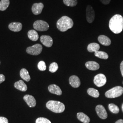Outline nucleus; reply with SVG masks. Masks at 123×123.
<instances>
[{"mask_svg":"<svg viewBox=\"0 0 123 123\" xmlns=\"http://www.w3.org/2000/svg\"><path fill=\"white\" fill-rule=\"evenodd\" d=\"M110 30L115 34H119L123 30V17L120 15L116 14L110 19L109 22Z\"/></svg>","mask_w":123,"mask_h":123,"instance_id":"1","label":"nucleus"},{"mask_svg":"<svg viewBox=\"0 0 123 123\" xmlns=\"http://www.w3.org/2000/svg\"><path fill=\"white\" fill-rule=\"evenodd\" d=\"M73 20L67 16H63L57 22V27L59 31L64 32L71 28L74 26Z\"/></svg>","mask_w":123,"mask_h":123,"instance_id":"2","label":"nucleus"},{"mask_svg":"<svg viewBox=\"0 0 123 123\" xmlns=\"http://www.w3.org/2000/svg\"><path fill=\"white\" fill-rule=\"evenodd\" d=\"M47 108L56 113H61L64 112L65 109L64 105L59 101L50 100L46 104Z\"/></svg>","mask_w":123,"mask_h":123,"instance_id":"3","label":"nucleus"},{"mask_svg":"<svg viewBox=\"0 0 123 123\" xmlns=\"http://www.w3.org/2000/svg\"><path fill=\"white\" fill-rule=\"evenodd\" d=\"M123 93V87L116 86L107 91L105 93V96L108 98H115L120 96Z\"/></svg>","mask_w":123,"mask_h":123,"instance_id":"4","label":"nucleus"},{"mask_svg":"<svg viewBox=\"0 0 123 123\" xmlns=\"http://www.w3.org/2000/svg\"><path fill=\"white\" fill-rule=\"evenodd\" d=\"M34 28L38 31H46L48 30L49 27V24L43 20L36 21L33 23Z\"/></svg>","mask_w":123,"mask_h":123,"instance_id":"5","label":"nucleus"},{"mask_svg":"<svg viewBox=\"0 0 123 123\" xmlns=\"http://www.w3.org/2000/svg\"><path fill=\"white\" fill-rule=\"evenodd\" d=\"M42 50L43 47L40 44H36L28 47L26 49L27 53L32 55H38L42 53Z\"/></svg>","mask_w":123,"mask_h":123,"instance_id":"6","label":"nucleus"},{"mask_svg":"<svg viewBox=\"0 0 123 123\" xmlns=\"http://www.w3.org/2000/svg\"><path fill=\"white\" fill-rule=\"evenodd\" d=\"M107 82L105 76L103 74H98L96 75L94 78L93 82L97 87H101L104 86Z\"/></svg>","mask_w":123,"mask_h":123,"instance_id":"7","label":"nucleus"},{"mask_svg":"<svg viewBox=\"0 0 123 123\" xmlns=\"http://www.w3.org/2000/svg\"><path fill=\"white\" fill-rule=\"evenodd\" d=\"M95 18V12L92 6L88 5L86 8V19L88 23H92Z\"/></svg>","mask_w":123,"mask_h":123,"instance_id":"8","label":"nucleus"},{"mask_svg":"<svg viewBox=\"0 0 123 123\" xmlns=\"http://www.w3.org/2000/svg\"><path fill=\"white\" fill-rule=\"evenodd\" d=\"M96 111L98 115L101 119H105L108 117L107 113L105 107L102 105H98L96 107Z\"/></svg>","mask_w":123,"mask_h":123,"instance_id":"9","label":"nucleus"},{"mask_svg":"<svg viewBox=\"0 0 123 123\" xmlns=\"http://www.w3.org/2000/svg\"><path fill=\"white\" fill-rule=\"evenodd\" d=\"M40 41L45 46L48 48L51 47L53 45V38L49 36H42L40 37Z\"/></svg>","mask_w":123,"mask_h":123,"instance_id":"10","label":"nucleus"},{"mask_svg":"<svg viewBox=\"0 0 123 123\" xmlns=\"http://www.w3.org/2000/svg\"><path fill=\"white\" fill-rule=\"evenodd\" d=\"M23 99L29 107L32 108L36 105V100L33 96L26 94L24 96Z\"/></svg>","mask_w":123,"mask_h":123,"instance_id":"11","label":"nucleus"},{"mask_svg":"<svg viewBox=\"0 0 123 123\" xmlns=\"http://www.w3.org/2000/svg\"><path fill=\"white\" fill-rule=\"evenodd\" d=\"M44 7V5L42 3H34L32 5L31 10L34 15H37L42 13L43 9Z\"/></svg>","mask_w":123,"mask_h":123,"instance_id":"12","label":"nucleus"},{"mask_svg":"<svg viewBox=\"0 0 123 123\" xmlns=\"http://www.w3.org/2000/svg\"><path fill=\"white\" fill-rule=\"evenodd\" d=\"M69 82L71 85L75 88L79 87L81 84L79 78L75 75L71 76L69 79Z\"/></svg>","mask_w":123,"mask_h":123,"instance_id":"13","label":"nucleus"},{"mask_svg":"<svg viewBox=\"0 0 123 123\" xmlns=\"http://www.w3.org/2000/svg\"><path fill=\"white\" fill-rule=\"evenodd\" d=\"M22 24L20 22H14L11 23L9 25V29L11 31L18 32L21 31L22 29Z\"/></svg>","mask_w":123,"mask_h":123,"instance_id":"14","label":"nucleus"},{"mask_svg":"<svg viewBox=\"0 0 123 123\" xmlns=\"http://www.w3.org/2000/svg\"><path fill=\"white\" fill-rule=\"evenodd\" d=\"M49 91L51 93L56 94L57 95H61L62 91L60 87L56 84H52L49 86Z\"/></svg>","mask_w":123,"mask_h":123,"instance_id":"15","label":"nucleus"},{"mask_svg":"<svg viewBox=\"0 0 123 123\" xmlns=\"http://www.w3.org/2000/svg\"><path fill=\"white\" fill-rule=\"evenodd\" d=\"M14 87L18 90L22 92H25L27 89V87L22 80H20L14 84Z\"/></svg>","mask_w":123,"mask_h":123,"instance_id":"16","label":"nucleus"},{"mask_svg":"<svg viewBox=\"0 0 123 123\" xmlns=\"http://www.w3.org/2000/svg\"><path fill=\"white\" fill-rule=\"evenodd\" d=\"M85 66L88 69L90 70H97L100 68L99 65L95 62L88 61L85 63Z\"/></svg>","mask_w":123,"mask_h":123,"instance_id":"17","label":"nucleus"},{"mask_svg":"<svg viewBox=\"0 0 123 123\" xmlns=\"http://www.w3.org/2000/svg\"><path fill=\"white\" fill-rule=\"evenodd\" d=\"M98 42L103 45L108 46L111 44V40L107 36L105 35L99 36L98 37Z\"/></svg>","mask_w":123,"mask_h":123,"instance_id":"18","label":"nucleus"},{"mask_svg":"<svg viewBox=\"0 0 123 123\" xmlns=\"http://www.w3.org/2000/svg\"><path fill=\"white\" fill-rule=\"evenodd\" d=\"M77 118L80 121L84 123H89L90 120L88 116L82 112H79L77 114Z\"/></svg>","mask_w":123,"mask_h":123,"instance_id":"19","label":"nucleus"},{"mask_svg":"<svg viewBox=\"0 0 123 123\" xmlns=\"http://www.w3.org/2000/svg\"><path fill=\"white\" fill-rule=\"evenodd\" d=\"M20 75L22 79L25 80L26 82L29 81L31 79V78L28 71L25 68H22L20 72Z\"/></svg>","mask_w":123,"mask_h":123,"instance_id":"20","label":"nucleus"},{"mask_svg":"<svg viewBox=\"0 0 123 123\" xmlns=\"http://www.w3.org/2000/svg\"><path fill=\"white\" fill-rule=\"evenodd\" d=\"M100 49V46L97 43H90L88 45L87 49L88 51L92 53V52H96L97 51H99V49Z\"/></svg>","mask_w":123,"mask_h":123,"instance_id":"21","label":"nucleus"},{"mask_svg":"<svg viewBox=\"0 0 123 123\" xmlns=\"http://www.w3.org/2000/svg\"><path fill=\"white\" fill-rule=\"evenodd\" d=\"M28 37L30 39L33 41H36L39 38V36L34 30H31L28 32Z\"/></svg>","mask_w":123,"mask_h":123,"instance_id":"22","label":"nucleus"},{"mask_svg":"<svg viewBox=\"0 0 123 123\" xmlns=\"http://www.w3.org/2000/svg\"><path fill=\"white\" fill-rule=\"evenodd\" d=\"M88 94L92 97L98 98L99 96V92L97 89L93 88H89L87 90Z\"/></svg>","mask_w":123,"mask_h":123,"instance_id":"23","label":"nucleus"},{"mask_svg":"<svg viewBox=\"0 0 123 123\" xmlns=\"http://www.w3.org/2000/svg\"><path fill=\"white\" fill-rule=\"evenodd\" d=\"M10 5L9 0H1L0 1V11H4L8 8Z\"/></svg>","mask_w":123,"mask_h":123,"instance_id":"24","label":"nucleus"},{"mask_svg":"<svg viewBox=\"0 0 123 123\" xmlns=\"http://www.w3.org/2000/svg\"><path fill=\"white\" fill-rule=\"evenodd\" d=\"M94 55L96 57L101 59H107L109 57L108 54L105 52H104L103 51H97L95 52Z\"/></svg>","mask_w":123,"mask_h":123,"instance_id":"25","label":"nucleus"},{"mask_svg":"<svg viewBox=\"0 0 123 123\" xmlns=\"http://www.w3.org/2000/svg\"><path fill=\"white\" fill-rule=\"evenodd\" d=\"M64 4L68 6L73 7L78 4L77 0H63Z\"/></svg>","mask_w":123,"mask_h":123,"instance_id":"26","label":"nucleus"},{"mask_svg":"<svg viewBox=\"0 0 123 123\" xmlns=\"http://www.w3.org/2000/svg\"><path fill=\"white\" fill-rule=\"evenodd\" d=\"M109 109L114 114H118L119 111V107L114 104H110L109 105Z\"/></svg>","mask_w":123,"mask_h":123,"instance_id":"27","label":"nucleus"},{"mask_svg":"<svg viewBox=\"0 0 123 123\" xmlns=\"http://www.w3.org/2000/svg\"><path fill=\"white\" fill-rule=\"evenodd\" d=\"M58 68V64L56 62H53L49 66V71L52 73L56 72Z\"/></svg>","mask_w":123,"mask_h":123,"instance_id":"28","label":"nucleus"},{"mask_svg":"<svg viewBox=\"0 0 123 123\" xmlns=\"http://www.w3.org/2000/svg\"><path fill=\"white\" fill-rule=\"evenodd\" d=\"M37 67L39 70L42 71H44L46 70V63L44 61H41L39 62V63H38L37 65Z\"/></svg>","mask_w":123,"mask_h":123,"instance_id":"29","label":"nucleus"},{"mask_svg":"<svg viewBox=\"0 0 123 123\" xmlns=\"http://www.w3.org/2000/svg\"><path fill=\"white\" fill-rule=\"evenodd\" d=\"M36 123H52L47 118L40 117L36 119Z\"/></svg>","mask_w":123,"mask_h":123,"instance_id":"30","label":"nucleus"},{"mask_svg":"<svg viewBox=\"0 0 123 123\" xmlns=\"http://www.w3.org/2000/svg\"><path fill=\"white\" fill-rule=\"evenodd\" d=\"M0 123H8V120L4 117H0Z\"/></svg>","mask_w":123,"mask_h":123,"instance_id":"31","label":"nucleus"},{"mask_svg":"<svg viewBox=\"0 0 123 123\" xmlns=\"http://www.w3.org/2000/svg\"><path fill=\"white\" fill-rule=\"evenodd\" d=\"M104 5H108L110 3L111 0H99Z\"/></svg>","mask_w":123,"mask_h":123,"instance_id":"32","label":"nucleus"},{"mask_svg":"<svg viewBox=\"0 0 123 123\" xmlns=\"http://www.w3.org/2000/svg\"><path fill=\"white\" fill-rule=\"evenodd\" d=\"M5 76L3 74H0V84L3 82L5 80Z\"/></svg>","mask_w":123,"mask_h":123,"instance_id":"33","label":"nucleus"},{"mask_svg":"<svg viewBox=\"0 0 123 123\" xmlns=\"http://www.w3.org/2000/svg\"><path fill=\"white\" fill-rule=\"evenodd\" d=\"M120 71H121V74L122 75V76H123V61L121 62V64H120Z\"/></svg>","mask_w":123,"mask_h":123,"instance_id":"34","label":"nucleus"},{"mask_svg":"<svg viewBox=\"0 0 123 123\" xmlns=\"http://www.w3.org/2000/svg\"><path fill=\"white\" fill-rule=\"evenodd\" d=\"M115 123H123V119H119L118 121H117Z\"/></svg>","mask_w":123,"mask_h":123,"instance_id":"35","label":"nucleus"},{"mask_svg":"<svg viewBox=\"0 0 123 123\" xmlns=\"http://www.w3.org/2000/svg\"><path fill=\"white\" fill-rule=\"evenodd\" d=\"M122 111H123V105H122Z\"/></svg>","mask_w":123,"mask_h":123,"instance_id":"36","label":"nucleus"},{"mask_svg":"<svg viewBox=\"0 0 123 123\" xmlns=\"http://www.w3.org/2000/svg\"></svg>","mask_w":123,"mask_h":123,"instance_id":"37","label":"nucleus"},{"mask_svg":"<svg viewBox=\"0 0 123 123\" xmlns=\"http://www.w3.org/2000/svg\"></svg>","mask_w":123,"mask_h":123,"instance_id":"38","label":"nucleus"}]
</instances>
